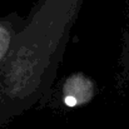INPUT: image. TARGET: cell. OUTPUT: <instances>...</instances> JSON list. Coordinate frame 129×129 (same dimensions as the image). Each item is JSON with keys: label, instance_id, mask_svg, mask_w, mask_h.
Instances as JSON below:
<instances>
[{"label": "cell", "instance_id": "6da1fadb", "mask_svg": "<svg viewBox=\"0 0 129 129\" xmlns=\"http://www.w3.org/2000/svg\"><path fill=\"white\" fill-rule=\"evenodd\" d=\"M84 0H38L0 64V123L46 98Z\"/></svg>", "mask_w": 129, "mask_h": 129}, {"label": "cell", "instance_id": "7a4b0ae2", "mask_svg": "<svg viewBox=\"0 0 129 129\" xmlns=\"http://www.w3.org/2000/svg\"><path fill=\"white\" fill-rule=\"evenodd\" d=\"M23 23L24 18L18 13H10L0 18V64L6 58Z\"/></svg>", "mask_w": 129, "mask_h": 129}]
</instances>
